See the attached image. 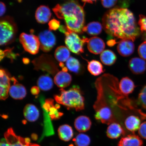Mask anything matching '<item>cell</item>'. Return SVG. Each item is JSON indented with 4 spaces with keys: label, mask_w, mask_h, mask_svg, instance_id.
I'll return each mask as SVG.
<instances>
[{
    "label": "cell",
    "mask_w": 146,
    "mask_h": 146,
    "mask_svg": "<svg viewBox=\"0 0 146 146\" xmlns=\"http://www.w3.org/2000/svg\"><path fill=\"white\" fill-rule=\"evenodd\" d=\"M11 81L13 84L10 86L9 94L12 98L15 100H22L27 95L26 89L24 86L18 83L14 77L11 78Z\"/></svg>",
    "instance_id": "obj_12"
},
{
    "label": "cell",
    "mask_w": 146,
    "mask_h": 146,
    "mask_svg": "<svg viewBox=\"0 0 146 146\" xmlns=\"http://www.w3.org/2000/svg\"><path fill=\"white\" fill-rule=\"evenodd\" d=\"M65 43L69 50L74 53L79 55L84 52V46L88 39H81L75 33L68 31L65 34Z\"/></svg>",
    "instance_id": "obj_7"
},
{
    "label": "cell",
    "mask_w": 146,
    "mask_h": 146,
    "mask_svg": "<svg viewBox=\"0 0 146 146\" xmlns=\"http://www.w3.org/2000/svg\"><path fill=\"white\" fill-rule=\"evenodd\" d=\"M49 30L56 31L59 29L60 27V22L57 20L53 19L51 20L48 23Z\"/></svg>",
    "instance_id": "obj_37"
},
{
    "label": "cell",
    "mask_w": 146,
    "mask_h": 146,
    "mask_svg": "<svg viewBox=\"0 0 146 146\" xmlns=\"http://www.w3.org/2000/svg\"><path fill=\"white\" fill-rule=\"evenodd\" d=\"M137 104L143 109L146 110V84L139 94Z\"/></svg>",
    "instance_id": "obj_33"
},
{
    "label": "cell",
    "mask_w": 146,
    "mask_h": 146,
    "mask_svg": "<svg viewBox=\"0 0 146 146\" xmlns=\"http://www.w3.org/2000/svg\"><path fill=\"white\" fill-rule=\"evenodd\" d=\"M60 91L59 95L54 96V100L58 104L64 106L68 110L74 109L80 111L84 109L85 98L79 87L74 86L68 90L61 89Z\"/></svg>",
    "instance_id": "obj_4"
},
{
    "label": "cell",
    "mask_w": 146,
    "mask_h": 146,
    "mask_svg": "<svg viewBox=\"0 0 146 146\" xmlns=\"http://www.w3.org/2000/svg\"><path fill=\"white\" fill-rule=\"evenodd\" d=\"M138 52L141 59L146 60V41H144L139 46Z\"/></svg>",
    "instance_id": "obj_35"
},
{
    "label": "cell",
    "mask_w": 146,
    "mask_h": 146,
    "mask_svg": "<svg viewBox=\"0 0 146 146\" xmlns=\"http://www.w3.org/2000/svg\"><path fill=\"white\" fill-rule=\"evenodd\" d=\"M34 69L46 72L54 75L59 72L58 66L54 58L50 55L43 54L32 62Z\"/></svg>",
    "instance_id": "obj_6"
},
{
    "label": "cell",
    "mask_w": 146,
    "mask_h": 146,
    "mask_svg": "<svg viewBox=\"0 0 146 146\" xmlns=\"http://www.w3.org/2000/svg\"><path fill=\"white\" fill-rule=\"evenodd\" d=\"M87 43L88 49L89 52L93 54H101L105 48L104 42L101 38L97 36H94L88 39Z\"/></svg>",
    "instance_id": "obj_13"
},
{
    "label": "cell",
    "mask_w": 146,
    "mask_h": 146,
    "mask_svg": "<svg viewBox=\"0 0 146 146\" xmlns=\"http://www.w3.org/2000/svg\"><path fill=\"white\" fill-rule=\"evenodd\" d=\"M128 66L133 74H143L146 70V62L141 58L134 57L129 60Z\"/></svg>",
    "instance_id": "obj_15"
},
{
    "label": "cell",
    "mask_w": 146,
    "mask_h": 146,
    "mask_svg": "<svg viewBox=\"0 0 146 146\" xmlns=\"http://www.w3.org/2000/svg\"><path fill=\"white\" fill-rule=\"evenodd\" d=\"M130 5V0H119L118 5L119 8H127Z\"/></svg>",
    "instance_id": "obj_40"
},
{
    "label": "cell",
    "mask_w": 146,
    "mask_h": 146,
    "mask_svg": "<svg viewBox=\"0 0 146 146\" xmlns=\"http://www.w3.org/2000/svg\"><path fill=\"white\" fill-rule=\"evenodd\" d=\"M141 123V120L137 116L132 115L126 119L125 125L126 128L130 132L134 133L139 129Z\"/></svg>",
    "instance_id": "obj_23"
},
{
    "label": "cell",
    "mask_w": 146,
    "mask_h": 146,
    "mask_svg": "<svg viewBox=\"0 0 146 146\" xmlns=\"http://www.w3.org/2000/svg\"><path fill=\"white\" fill-rule=\"evenodd\" d=\"M98 0H82L83 2L85 4L86 3H96Z\"/></svg>",
    "instance_id": "obj_45"
},
{
    "label": "cell",
    "mask_w": 146,
    "mask_h": 146,
    "mask_svg": "<svg viewBox=\"0 0 146 146\" xmlns=\"http://www.w3.org/2000/svg\"><path fill=\"white\" fill-rule=\"evenodd\" d=\"M60 108V105L58 104L55 105L54 104L51 106L47 111L49 112V114L52 119H57L62 115V113L59 112L58 110Z\"/></svg>",
    "instance_id": "obj_32"
},
{
    "label": "cell",
    "mask_w": 146,
    "mask_h": 146,
    "mask_svg": "<svg viewBox=\"0 0 146 146\" xmlns=\"http://www.w3.org/2000/svg\"><path fill=\"white\" fill-rule=\"evenodd\" d=\"M0 29L1 46L10 44L14 41L17 32V27L13 18L10 16L1 18Z\"/></svg>",
    "instance_id": "obj_5"
},
{
    "label": "cell",
    "mask_w": 146,
    "mask_h": 146,
    "mask_svg": "<svg viewBox=\"0 0 146 146\" xmlns=\"http://www.w3.org/2000/svg\"><path fill=\"white\" fill-rule=\"evenodd\" d=\"M0 7H1V12L0 15L1 17L4 15L5 12H6V6L4 3L2 2H1L0 3Z\"/></svg>",
    "instance_id": "obj_41"
},
{
    "label": "cell",
    "mask_w": 146,
    "mask_h": 146,
    "mask_svg": "<svg viewBox=\"0 0 146 146\" xmlns=\"http://www.w3.org/2000/svg\"><path fill=\"white\" fill-rule=\"evenodd\" d=\"M31 92L33 95H37L40 92V88L37 86L33 87L31 89Z\"/></svg>",
    "instance_id": "obj_42"
},
{
    "label": "cell",
    "mask_w": 146,
    "mask_h": 146,
    "mask_svg": "<svg viewBox=\"0 0 146 146\" xmlns=\"http://www.w3.org/2000/svg\"><path fill=\"white\" fill-rule=\"evenodd\" d=\"M74 141L76 146H89L90 143L91 139L88 135L80 133L76 136Z\"/></svg>",
    "instance_id": "obj_31"
},
{
    "label": "cell",
    "mask_w": 146,
    "mask_h": 146,
    "mask_svg": "<svg viewBox=\"0 0 146 146\" xmlns=\"http://www.w3.org/2000/svg\"><path fill=\"white\" fill-rule=\"evenodd\" d=\"M142 39L145 41H146V32H143L142 35Z\"/></svg>",
    "instance_id": "obj_47"
},
{
    "label": "cell",
    "mask_w": 146,
    "mask_h": 146,
    "mask_svg": "<svg viewBox=\"0 0 146 146\" xmlns=\"http://www.w3.org/2000/svg\"><path fill=\"white\" fill-rule=\"evenodd\" d=\"M19 41L25 50L29 53L36 54L39 52L40 43L38 36L23 33L20 36Z\"/></svg>",
    "instance_id": "obj_8"
},
{
    "label": "cell",
    "mask_w": 146,
    "mask_h": 146,
    "mask_svg": "<svg viewBox=\"0 0 146 146\" xmlns=\"http://www.w3.org/2000/svg\"><path fill=\"white\" fill-rule=\"evenodd\" d=\"M117 1L118 0H102V3L104 8H111L116 5Z\"/></svg>",
    "instance_id": "obj_38"
},
{
    "label": "cell",
    "mask_w": 146,
    "mask_h": 146,
    "mask_svg": "<svg viewBox=\"0 0 146 146\" xmlns=\"http://www.w3.org/2000/svg\"><path fill=\"white\" fill-rule=\"evenodd\" d=\"M59 30L60 32L63 33L64 34L68 31L66 27L63 25H61L60 27Z\"/></svg>",
    "instance_id": "obj_43"
},
{
    "label": "cell",
    "mask_w": 146,
    "mask_h": 146,
    "mask_svg": "<svg viewBox=\"0 0 146 146\" xmlns=\"http://www.w3.org/2000/svg\"><path fill=\"white\" fill-rule=\"evenodd\" d=\"M103 30L101 24L98 22L89 23L83 29V32H85L90 36H96L100 34Z\"/></svg>",
    "instance_id": "obj_30"
},
{
    "label": "cell",
    "mask_w": 146,
    "mask_h": 146,
    "mask_svg": "<svg viewBox=\"0 0 146 146\" xmlns=\"http://www.w3.org/2000/svg\"><path fill=\"white\" fill-rule=\"evenodd\" d=\"M92 122L90 118L86 116H80L75 120L74 127L80 132H85L89 131Z\"/></svg>",
    "instance_id": "obj_18"
},
{
    "label": "cell",
    "mask_w": 146,
    "mask_h": 146,
    "mask_svg": "<svg viewBox=\"0 0 146 146\" xmlns=\"http://www.w3.org/2000/svg\"><path fill=\"white\" fill-rule=\"evenodd\" d=\"M72 76L68 73L63 71L58 72L54 78L55 84L61 89L69 86L72 82Z\"/></svg>",
    "instance_id": "obj_16"
},
{
    "label": "cell",
    "mask_w": 146,
    "mask_h": 146,
    "mask_svg": "<svg viewBox=\"0 0 146 146\" xmlns=\"http://www.w3.org/2000/svg\"><path fill=\"white\" fill-rule=\"evenodd\" d=\"M95 85L97 91V97L94 105L96 111L95 118L98 121L107 125L116 122L112 110L106 100L104 88L101 78L96 80Z\"/></svg>",
    "instance_id": "obj_3"
},
{
    "label": "cell",
    "mask_w": 146,
    "mask_h": 146,
    "mask_svg": "<svg viewBox=\"0 0 146 146\" xmlns=\"http://www.w3.org/2000/svg\"><path fill=\"white\" fill-rule=\"evenodd\" d=\"M13 48H8L5 50H1L0 54H1V58L0 60L1 61L5 56L11 59H14L17 56L18 54H14L12 52Z\"/></svg>",
    "instance_id": "obj_34"
},
{
    "label": "cell",
    "mask_w": 146,
    "mask_h": 146,
    "mask_svg": "<svg viewBox=\"0 0 146 146\" xmlns=\"http://www.w3.org/2000/svg\"><path fill=\"white\" fill-rule=\"evenodd\" d=\"M100 58L104 64L111 66L115 63L117 56L112 51L106 50H104L100 54Z\"/></svg>",
    "instance_id": "obj_26"
},
{
    "label": "cell",
    "mask_w": 146,
    "mask_h": 146,
    "mask_svg": "<svg viewBox=\"0 0 146 146\" xmlns=\"http://www.w3.org/2000/svg\"><path fill=\"white\" fill-rule=\"evenodd\" d=\"M52 16L50 8L45 5H41L36 9L35 18L38 23L45 24L50 21Z\"/></svg>",
    "instance_id": "obj_17"
},
{
    "label": "cell",
    "mask_w": 146,
    "mask_h": 146,
    "mask_svg": "<svg viewBox=\"0 0 146 146\" xmlns=\"http://www.w3.org/2000/svg\"><path fill=\"white\" fill-rule=\"evenodd\" d=\"M0 98L1 100H5L8 97L11 77L8 73L3 69H1L0 70Z\"/></svg>",
    "instance_id": "obj_11"
},
{
    "label": "cell",
    "mask_w": 146,
    "mask_h": 146,
    "mask_svg": "<svg viewBox=\"0 0 146 146\" xmlns=\"http://www.w3.org/2000/svg\"><path fill=\"white\" fill-rule=\"evenodd\" d=\"M135 87L134 82L127 76L122 78L119 84V88L120 92L126 96L132 94Z\"/></svg>",
    "instance_id": "obj_19"
},
{
    "label": "cell",
    "mask_w": 146,
    "mask_h": 146,
    "mask_svg": "<svg viewBox=\"0 0 146 146\" xmlns=\"http://www.w3.org/2000/svg\"><path fill=\"white\" fill-rule=\"evenodd\" d=\"M138 133L141 138L146 139V121L140 125L138 129Z\"/></svg>",
    "instance_id": "obj_39"
},
{
    "label": "cell",
    "mask_w": 146,
    "mask_h": 146,
    "mask_svg": "<svg viewBox=\"0 0 146 146\" xmlns=\"http://www.w3.org/2000/svg\"><path fill=\"white\" fill-rule=\"evenodd\" d=\"M102 21L109 37L134 41L141 34L134 14L127 8L116 7L110 9L104 15Z\"/></svg>",
    "instance_id": "obj_1"
},
{
    "label": "cell",
    "mask_w": 146,
    "mask_h": 146,
    "mask_svg": "<svg viewBox=\"0 0 146 146\" xmlns=\"http://www.w3.org/2000/svg\"><path fill=\"white\" fill-rule=\"evenodd\" d=\"M57 17L64 20L69 31L81 34L85 24V13L78 0H65L52 9Z\"/></svg>",
    "instance_id": "obj_2"
},
{
    "label": "cell",
    "mask_w": 146,
    "mask_h": 146,
    "mask_svg": "<svg viewBox=\"0 0 146 146\" xmlns=\"http://www.w3.org/2000/svg\"><path fill=\"white\" fill-rule=\"evenodd\" d=\"M143 142L140 137L133 134L123 137L118 142V146H142Z\"/></svg>",
    "instance_id": "obj_20"
},
{
    "label": "cell",
    "mask_w": 146,
    "mask_h": 146,
    "mask_svg": "<svg viewBox=\"0 0 146 146\" xmlns=\"http://www.w3.org/2000/svg\"><path fill=\"white\" fill-rule=\"evenodd\" d=\"M38 38L40 48L44 52H50L56 44V36L50 30H45L40 33Z\"/></svg>",
    "instance_id": "obj_9"
},
{
    "label": "cell",
    "mask_w": 146,
    "mask_h": 146,
    "mask_svg": "<svg viewBox=\"0 0 146 146\" xmlns=\"http://www.w3.org/2000/svg\"><path fill=\"white\" fill-rule=\"evenodd\" d=\"M58 133L60 139L64 141H70L74 136L72 127L68 125L60 126L58 129Z\"/></svg>",
    "instance_id": "obj_25"
},
{
    "label": "cell",
    "mask_w": 146,
    "mask_h": 146,
    "mask_svg": "<svg viewBox=\"0 0 146 146\" xmlns=\"http://www.w3.org/2000/svg\"><path fill=\"white\" fill-rule=\"evenodd\" d=\"M115 40L110 39L107 42V45L109 46H113L116 43Z\"/></svg>",
    "instance_id": "obj_44"
},
{
    "label": "cell",
    "mask_w": 146,
    "mask_h": 146,
    "mask_svg": "<svg viewBox=\"0 0 146 146\" xmlns=\"http://www.w3.org/2000/svg\"><path fill=\"white\" fill-rule=\"evenodd\" d=\"M54 57L60 63L66 62L70 57V52L67 47L61 46L57 47L54 52Z\"/></svg>",
    "instance_id": "obj_27"
},
{
    "label": "cell",
    "mask_w": 146,
    "mask_h": 146,
    "mask_svg": "<svg viewBox=\"0 0 146 146\" xmlns=\"http://www.w3.org/2000/svg\"><path fill=\"white\" fill-rule=\"evenodd\" d=\"M117 50L120 55L123 57H128L134 52L135 45L131 40L123 39L119 42Z\"/></svg>",
    "instance_id": "obj_14"
},
{
    "label": "cell",
    "mask_w": 146,
    "mask_h": 146,
    "mask_svg": "<svg viewBox=\"0 0 146 146\" xmlns=\"http://www.w3.org/2000/svg\"><path fill=\"white\" fill-rule=\"evenodd\" d=\"M23 62L25 64H27L30 63V60L28 58H23Z\"/></svg>",
    "instance_id": "obj_46"
},
{
    "label": "cell",
    "mask_w": 146,
    "mask_h": 146,
    "mask_svg": "<svg viewBox=\"0 0 146 146\" xmlns=\"http://www.w3.org/2000/svg\"><path fill=\"white\" fill-rule=\"evenodd\" d=\"M23 112L25 118L30 122L35 121L39 116V110L32 104H27L25 106Z\"/></svg>",
    "instance_id": "obj_22"
},
{
    "label": "cell",
    "mask_w": 146,
    "mask_h": 146,
    "mask_svg": "<svg viewBox=\"0 0 146 146\" xmlns=\"http://www.w3.org/2000/svg\"><path fill=\"white\" fill-rule=\"evenodd\" d=\"M5 139L7 146H38L33 145L30 141L16 135L11 128L5 133Z\"/></svg>",
    "instance_id": "obj_10"
},
{
    "label": "cell",
    "mask_w": 146,
    "mask_h": 146,
    "mask_svg": "<svg viewBox=\"0 0 146 146\" xmlns=\"http://www.w3.org/2000/svg\"><path fill=\"white\" fill-rule=\"evenodd\" d=\"M17 1L19 3H21L22 1V0H17Z\"/></svg>",
    "instance_id": "obj_48"
},
{
    "label": "cell",
    "mask_w": 146,
    "mask_h": 146,
    "mask_svg": "<svg viewBox=\"0 0 146 146\" xmlns=\"http://www.w3.org/2000/svg\"><path fill=\"white\" fill-rule=\"evenodd\" d=\"M37 84L42 90L47 91L50 90L53 86L52 78L47 75L40 76L37 81Z\"/></svg>",
    "instance_id": "obj_29"
},
{
    "label": "cell",
    "mask_w": 146,
    "mask_h": 146,
    "mask_svg": "<svg viewBox=\"0 0 146 146\" xmlns=\"http://www.w3.org/2000/svg\"><path fill=\"white\" fill-rule=\"evenodd\" d=\"M106 134L108 138L111 139H116L121 135H125V132L120 124L115 122L109 125Z\"/></svg>",
    "instance_id": "obj_21"
},
{
    "label": "cell",
    "mask_w": 146,
    "mask_h": 146,
    "mask_svg": "<svg viewBox=\"0 0 146 146\" xmlns=\"http://www.w3.org/2000/svg\"><path fill=\"white\" fill-rule=\"evenodd\" d=\"M66 62L67 68L71 72L79 74L83 72L81 64L76 58L70 56Z\"/></svg>",
    "instance_id": "obj_28"
},
{
    "label": "cell",
    "mask_w": 146,
    "mask_h": 146,
    "mask_svg": "<svg viewBox=\"0 0 146 146\" xmlns=\"http://www.w3.org/2000/svg\"><path fill=\"white\" fill-rule=\"evenodd\" d=\"M138 24L142 33L146 32V16L140 15Z\"/></svg>",
    "instance_id": "obj_36"
},
{
    "label": "cell",
    "mask_w": 146,
    "mask_h": 146,
    "mask_svg": "<svg viewBox=\"0 0 146 146\" xmlns=\"http://www.w3.org/2000/svg\"><path fill=\"white\" fill-rule=\"evenodd\" d=\"M87 69L90 74L95 76H99L105 71L102 63L96 60H92L88 62Z\"/></svg>",
    "instance_id": "obj_24"
}]
</instances>
